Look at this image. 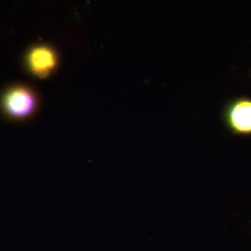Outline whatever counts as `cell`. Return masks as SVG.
I'll list each match as a JSON object with an SVG mask.
<instances>
[{"label": "cell", "mask_w": 251, "mask_h": 251, "mask_svg": "<svg viewBox=\"0 0 251 251\" xmlns=\"http://www.w3.org/2000/svg\"><path fill=\"white\" fill-rule=\"evenodd\" d=\"M1 104L6 116L15 121H21L34 112L36 105L35 94L25 86H14L5 92Z\"/></svg>", "instance_id": "6da1fadb"}, {"label": "cell", "mask_w": 251, "mask_h": 251, "mask_svg": "<svg viewBox=\"0 0 251 251\" xmlns=\"http://www.w3.org/2000/svg\"><path fill=\"white\" fill-rule=\"evenodd\" d=\"M222 117L231 133L251 136V98L239 97L229 100L225 105Z\"/></svg>", "instance_id": "7a4b0ae2"}, {"label": "cell", "mask_w": 251, "mask_h": 251, "mask_svg": "<svg viewBox=\"0 0 251 251\" xmlns=\"http://www.w3.org/2000/svg\"><path fill=\"white\" fill-rule=\"evenodd\" d=\"M27 64L34 75L44 77L49 75L55 67L57 57L50 48L39 46L29 51Z\"/></svg>", "instance_id": "3957f363"}]
</instances>
